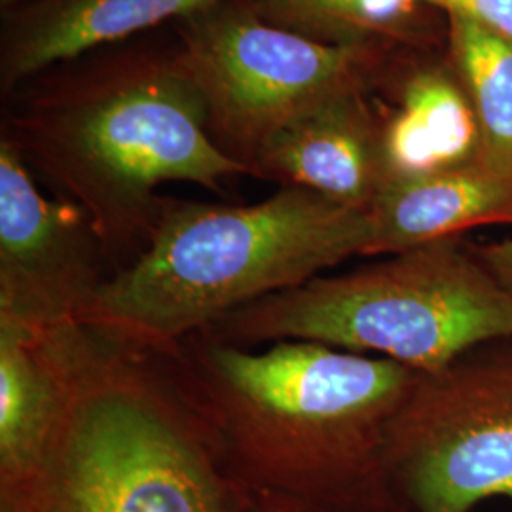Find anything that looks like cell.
<instances>
[{
	"mask_svg": "<svg viewBox=\"0 0 512 512\" xmlns=\"http://www.w3.org/2000/svg\"><path fill=\"white\" fill-rule=\"evenodd\" d=\"M29 2H33V0H0V14L12 12V10H16V8H21V6L29 4Z\"/></svg>",
	"mask_w": 512,
	"mask_h": 512,
	"instance_id": "20",
	"label": "cell"
},
{
	"mask_svg": "<svg viewBox=\"0 0 512 512\" xmlns=\"http://www.w3.org/2000/svg\"><path fill=\"white\" fill-rule=\"evenodd\" d=\"M420 4L423 0H359V12L374 37L399 46H418Z\"/></svg>",
	"mask_w": 512,
	"mask_h": 512,
	"instance_id": "16",
	"label": "cell"
},
{
	"mask_svg": "<svg viewBox=\"0 0 512 512\" xmlns=\"http://www.w3.org/2000/svg\"><path fill=\"white\" fill-rule=\"evenodd\" d=\"M368 92L338 93L277 131L260 150L253 177L370 211L387 177L382 110Z\"/></svg>",
	"mask_w": 512,
	"mask_h": 512,
	"instance_id": "9",
	"label": "cell"
},
{
	"mask_svg": "<svg viewBox=\"0 0 512 512\" xmlns=\"http://www.w3.org/2000/svg\"><path fill=\"white\" fill-rule=\"evenodd\" d=\"M366 256L395 255L476 226L512 224V171L480 160L391 181L368 211Z\"/></svg>",
	"mask_w": 512,
	"mask_h": 512,
	"instance_id": "12",
	"label": "cell"
},
{
	"mask_svg": "<svg viewBox=\"0 0 512 512\" xmlns=\"http://www.w3.org/2000/svg\"><path fill=\"white\" fill-rule=\"evenodd\" d=\"M61 406L27 512H238L239 490L156 359L82 325L57 330Z\"/></svg>",
	"mask_w": 512,
	"mask_h": 512,
	"instance_id": "4",
	"label": "cell"
},
{
	"mask_svg": "<svg viewBox=\"0 0 512 512\" xmlns=\"http://www.w3.org/2000/svg\"><path fill=\"white\" fill-rule=\"evenodd\" d=\"M0 512H27L23 511L18 505L14 503H8V501H0Z\"/></svg>",
	"mask_w": 512,
	"mask_h": 512,
	"instance_id": "21",
	"label": "cell"
},
{
	"mask_svg": "<svg viewBox=\"0 0 512 512\" xmlns=\"http://www.w3.org/2000/svg\"><path fill=\"white\" fill-rule=\"evenodd\" d=\"M59 406L57 329L0 321V492L18 490L37 475Z\"/></svg>",
	"mask_w": 512,
	"mask_h": 512,
	"instance_id": "13",
	"label": "cell"
},
{
	"mask_svg": "<svg viewBox=\"0 0 512 512\" xmlns=\"http://www.w3.org/2000/svg\"><path fill=\"white\" fill-rule=\"evenodd\" d=\"M448 18V59L475 107L480 162L512 171V40L459 12Z\"/></svg>",
	"mask_w": 512,
	"mask_h": 512,
	"instance_id": "14",
	"label": "cell"
},
{
	"mask_svg": "<svg viewBox=\"0 0 512 512\" xmlns=\"http://www.w3.org/2000/svg\"><path fill=\"white\" fill-rule=\"evenodd\" d=\"M260 18L275 27L327 42L378 40L359 12V0H255Z\"/></svg>",
	"mask_w": 512,
	"mask_h": 512,
	"instance_id": "15",
	"label": "cell"
},
{
	"mask_svg": "<svg viewBox=\"0 0 512 512\" xmlns=\"http://www.w3.org/2000/svg\"><path fill=\"white\" fill-rule=\"evenodd\" d=\"M147 353L241 492L327 512L403 501L387 433L420 372L317 342L253 351L203 330Z\"/></svg>",
	"mask_w": 512,
	"mask_h": 512,
	"instance_id": "1",
	"label": "cell"
},
{
	"mask_svg": "<svg viewBox=\"0 0 512 512\" xmlns=\"http://www.w3.org/2000/svg\"><path fill=\"white\" fill-rule=\"evenodd\" d=\"M393 71L397 103L382 110L387 183L476 162L482 150L478 118L450 59L395 63Z\"/></svg>",
	"mask_w": 512,
	"mask_h": 512,
	"instance_id": "11",
	"label": "cell"
},
{
	"mask_svg": "<svg viewBox=\"0 0 512 512\" xmlns=\"http://www.w3.org/2000/svg\"><path fill=\"white\" fill-rule=\"evenodd\" d=\"M387 461L412 512L512 499V349L420 372L389 425Z\"/></svg>",
	"mask_w": 512,
	"mask_h": 512,
	"instance_id": "7",
	"label": "cell"
},
{
	"mask_svg": "<svg viewBox=\"0 0 512 512\" xmlns=\"http://www.w3.org/2000/svg\"><path fill=\"white\" fill-rule=\"evenodd\" d=\"M238 488V486H236ZM239 490V488H238ZM238 512H327L315 511V509H308V507H300L294 503H287V501H277V499H268V497H258V495L245 494L239 490V511ZM374 512H412V509L404 503L399 501L397 505L384 509V511Z\"/></svg>",
	"mask_w": 512,
	"mask_h": 512,
	"instance_id": "19",
	"label": "cell"
},
{
	"mask_svg": "<svg viewBox=\"0 0 512 512\" xmlns=\"http://www.w3.org/2000/svg\"><path fill=\"white\" fill-rule=\"evenodd\" d=\"M207 107L215 145L253 177L277 131L348 90L382 84L399 44H327L260 18L255 0H217L171 23Z\"/></svg>",
	"mask_w": 512,
	"mask_h": 512,
	"instance_id": "6",
	"label": "cell"
},
{
	"mask_svg": "<svg viewBox=\"0 0 512 512\" xmlns=\"http://www.w3.org/2000/svg\"><path fill=\"white\" fill-rule=\"evenodd\" d=\"M107 268L92 219L76 203L48 198L18 148L0 137V321L35 330L76 325Z\"/></svg>",
	"mask_w": 512,
	"mask_h": 512,
	"instance_id": "8",
	"label": "cell"
},
{
	"mask_svg": "<svg viewBox=\"0 0 512 512\" xmlns=\"http://www.w3.org/2000/svg\"><path fill=\"white\" fill-rule=\"evenodd\" d=\"M203 332L241 348L317 342L435 372L469 351L512 338V289L475 247L440 239L264 296Z\"/></svg>",
	"mask_w": 512,
	"mask_h": 512,
	"instance_id": "5",
	"label": "cell"
},
{
	"mask_svg": "<svg viewBox=\"0 0 512 512\" xmlns=\"http://www.w3.org/2000/svg\"><path fill=\"white\" fill-rule=\"evenodd\" d=\"M476 255L490 268V272L512 289V238L475 247Z\"/></svg>",
	"mask_w": 512,
	"mask_h": 512,
	"instance_id": "18",
	"label": "cell"
},
{
	"mask_svg": "<svg viewBox=\"0 0 512 512\" xmlns=\"http://www.w3.org/2000/svg\"><path fill=\"white\" fill-rule=\"evenodd\" d=\"M0 103V137L92 219L114 274L147 249L164 200L160 184L220 192L226 179L249 175L211 139L175 31L61 61Z\"/></svg>",
	"mask_w": 512,
	"mask_h": 512,
	"instance_id": "2",
	"label": "cell"
},
{
	"mask_svg": "<svg viewBox=\"0 0 512 512\" xmlns=\"http://www.w3.org/2000/svg\"><path fill=\"white\" fill-rule=\"evenodd\" d=\"M217 0H33L0 14V97L95 48L147 35Z\"/></svg>",
	"mask_w": 512,
	"mask_h": 512,
	"instance_id": "10",
	"label": "cell"
},
{
	"mask_svg": "<svg viewBox=\"0 0 512 512\" xmlns=\"http://www.w3.org/2000/svg\"><path fill=\"white\" fill-rule=\"evenodd\" d=\"M446 12H459L512 40V0H423Z\"/></svg>",
	"mask_w": 512,
	"mask_h": 512,
	"instance_id": "17",
	"label": "cell"
},
{
	"mask_svg": "<svg viewBox=\"0 0 512 512\" xmlns=\"http://www.w3.org/2000/svg\"><path fill=\"white\" fill-rule=\"evenodd\" d=\"M368 211L306 188L255 205L164 198L143 255L110 275L76 325L154 351L264 296L366 256Z\"/></svg>",
	"mask_w": 512,
	"mask_h": 512,
	"instance_id": "3",
	"label": "cell"
}]
</instances>
